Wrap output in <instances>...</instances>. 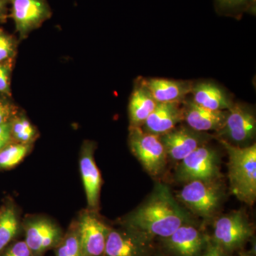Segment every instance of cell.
<instances>
[{"mask_svg": "<svg viewBox=\"0 0 256 256\" xmlns=\"http://www.w3.org/2000/svg\"><path fill=\"white\" fill-rule=\"evenodd\" d=\"M192 100L204 108L210 110H228L233 102L220 88L210 82H203L193 86Z\"/></svg>", "mask_w": 256, "mask_h": 256, "instance_id": "cell-18", "label": "cell"}, {"mask_svg": "<svg viewBox=\"0 0 256 256\" xmlns=\"http://www.w3.org/2000/svg\"><path fill=\"white\" fill-rule=\"evenodd\" d=\"M20 228L14 206L8 205L0 210V252L16 236Z\"/></svg>", "mask_w": 256, "mask_h": 256, "instance_id": "cell-21", "label": "cell"}, {"mask_svg": "<svg viewBox=\"0 0 256 256\" xmlns=\"http://www.w3.org/2000/svg\"><path fill=\"white\" fill-rule=\"evenodd\" d=\"M142 84L158 102H181L191 94L192 82L164 78H150Z\"/></svg>", "mask_w": 256, "mask_h": 256, "instance_id": "cell-17", "label": "cell"}, {"mask_svg": "<svg viewBox=\"0 0 256 256\" xmlns=\"http://www.w3.org/2000/svg\"><path fill=\"white\" fill-rule=\"evenodd\" d=\"M8 4H10V0H0V20H6Z\"/></svg>", "mask_w": 256, "mask_h": 256, "instance_id": "cell-31", "label": "cell"}, {"mask_svg": "<svg viewBox=\"0 0 256 256\" xmlns=\"http://www.w3.org/2000/svg\"><path fill=\"white\" fill-rule=\"evenodd\" d=\"M210 237L190 223L185 224L162 238L163 246L173 256H201Z\"/></svg>", "mask_w": 256, "mask_h": 256, "instance_id": "cell-11", "label": "cell"}, {"mask_svg": "<svg viewBox=\"0 0 256 256\" xmlns=\"http://www.w3.org/2000/svg\"><path fill=\"white\" fill-rule=\"evenodd\" d=\"M11 136L13 142L32 146L38 137V132L26 114L18 112L11 120Z\"/></svg>", "mask_w": 256, "mask_h": 256, "instance_id": "cell-20", "label": "cell"}, {"mask_svg": "<svg viewBox=\"0 0 256 256\" xmlns=\"http://www.w3.org/2000/svg\"><path fill=\"white\" fill-rule=\"evenodd\" d=\"M130 148L146 172L158 176L166 168V156L160 136L143 130L140 127H130Z\"/></svg>", "mask_w": 256, "mask_h": 256, "instance_id": "cell-5", "label": "cell"}, {"mask_svg": "<svg viewBox=\"0 0 256 256\" xmlns=\"http://www.w3.org/2000/svg\"><path fill=\"white\" fill-rule=\"evenodd\" d=\"M208 134L197 132L190 128H175L160 136L168 158L181 162L198 146L206 144Z\"/></svg>", "mask_w": 256, "mask_h": 256, "instance_id": "cell-13", "label": "cell"}, {"mask_svg": "<svg viewBox=\"0 0 256 256\" xmlns=\"http://www.w3.org/2000/svg\"><path fill=\"white\" fill-rule=\"evenodd\" d=\"M254 230L244 212H234L217 218L212 242L228 255L242 250L254 236Z\"/></svg>", "mask_w": 256, "mask_h": 256, "instance_id": "cell-3", "label": "cell"}, {"mask_svg": "<svg viewBox=\"0 0 256 256\" xmlns=\"http://www.w3.org/2000/svg\"><path fill=\"white\" fill-rule=\"evenodd\" d=\"M18 112V106L10 100L9 97L0 94V124L12 120Z\"/></svg>", "mask_w": 256, "mask_h": 256, "instance_id": "cell-26", "label": "cell"}, {"mask_svg": "<svg viewBox=\"0 0 256 256\" xmlns=\"http://www.w3.org/2000/svg\"><path fill=\"white\" fill-rule=\"evenodd\" d=\"M32 144L10 142L0 151V169L9 170L20 164L32 149Z\"/></svg>", "mask_w": 256, "mask_h": 256, "instance_id": "cell-22", "label": "cell"}, {"mask_svg": "<svg viewBox=\"0 0 256 256\" xmlns=\"http://www.w3.org/2000/svg\"><path fill=\"white\" fill-rule=\"evenodd\" d=\"M153 240L126 226L110 228L104 256H152L154 250Z\"/></svg>", "mask_w": 256, "mask_h": 256, "instance_id": "cell-8", "label": "cell"}, {"mask_svg": "<svg viewBox=\"0 0 256 256\" xmlns=\"http://www.w3.org/2000/svg\"><path fill=\"white\" fill-rule=\"evenodd\" d=\"M178 197L195 214L208 218L220 208L224 191L217 180H194L186 182Z\"/></svg>", "mask_w": 256, "mask_h": 256, "instance_id": "cell-4", "label": "cell"}, {"mask_svg": "<svg viewBox=\"0 0 256 256\" xmlns=\"http://www.w3.org/2000/svg\"><path fill=\"white\" fill-rule=\"evenodd\" d=\"M10 16L21 40L52 18V9L46 0H10Z\"/></svg>", "mask_w": 256, "mask_h": 256, "instance_id": "cell-9", "label": "cell"}, {"mask_svg": "<svg viewBox=\"0 0 256 256\" xmlns=\"http://www.w3.org/2000/svg\"><path fill=\"white\" fill-rule=\"evenodd\" d=\"M180 162L176 172L180 181H212L220 176L218 153L206 144L198 146Z\"/></svg>", "mask_w": 256, "mask_h": 256, "instance_id": "cell-6", "label": "cell"}, {"mask_svg": "<svg viewBox=\"0 0 256 256\" xmlns=\"http://www.w3.org/2000/svg\"><path fill=\"white\" fill-rule=\"evenodd\" d=\"M2 256H33L25 242H18L6 249Z\"/></svg>", "mask_w": 256, "mask_h": 256, "instance_id": "cell-28", "label": "cell"}, {"mask_svg": "<svg viewBox=\"0 0 256 256\" xmlns=\"http://www.w3.org/2000/svg\"><path fill=\"white\" fill-rule=\"evenodd\" d=\"M76 225L84 256H104L110 227L90 210L82 212Z\"/></svg>", "mask_w": 256, "mask_h": 256, "instance_id": "cell-10", "label": "cell"}, {"mask_svg": "<svg viewBox=\"0 0 256 256\" xmlns=\"http://www.w3.org/2000/svg\"><path fill=\"white\" fill-rule=\"evenodd\" d=\"M24 228V242L33 256H42L47 250L55 248L64 236L62 229L45 218L28 220Z\"/></svg>", "mask_w": 256, "mask_h": 256, "instance_id": "cell-12", "label": "cell"}, {"mask_svg": "<svg viewBox=\"0 0 256 256\" xmlns=\"http://www.w3.org/2000/svg\"><path fill=\"white\" fill-rule=\"evenodd\" d=\"M190 223L168 188L158 184L152 194L124 220V226L154 239L166 238L184 224Z\"/></svg>", "mask_w": 256, "mask_h": 256, "instance_id": "cell-1", "label": "cell"}, {"mask_svg": "<svg viewBox=\"0 0 256 256\" xmlns=\"http://www.w3.org/2000/svg\"><path fill=\"white\" fill-rule=\"evenodd\" d=\"M95 144L86 141L82 144L80 156V171L85 188L89 210H95L99 204L102 178L94 159Z\"/></svg>", "mask_w": 256, "mask_h": 256, "instance_id": "cell-14", "label": "cell"}, {"mask_svg": "<svg viewBox=\"0 0 256 256\" xmlns=\"http://www.w3.org/2000/svg\"><path fill=\"white\" fill-rule=\"evenodd\" d=\"M14 60L0 62V94L11 97V75Z\"/></svg>", "mask_w": 256, "mask_h": 256, "instance_id": "cell-25", "label": "cell"}, {"mask_svg": "<svg viewBox=\"0 0 256 256\" xmlns=\"http://www.w3.org/2000/svg\"><path fill=\"white\" fill-rule=\"evenodd\" d=\"M55 256H84L76 224L72 226L55 248Z\"/></svg>", "mask_w": 256, "mask_h": 256, "instance_id": "cell-23", "label": "cell"}, {"mask_svg": "<svg viewBox=\"0 0 256 256\" xmlns=\"http://www.w3.org/2000/svg\"><path fill=\"white\" fill-rule=\"evenodd\" d=\"M18 50L16 38L0 28V62L14 60Z\"/></svg>", "mask_w": 256, "mask_h": 256, "instance_id": "cell-24", "label": "cell"}, {"mask_svg": "<svg viewBox=\"0 0 256 256\" xmlns=\"http://www.w3.org/2000/svg\"><path fill=\"white\" fill-rule=\"evenodd\" d=\"M183 120L188 128L204 132L215 130L218 132L223 127L228 110H210L197 105L192 100H183Z\"/></svg>", "mask_w": 256, "mask_h": 256, "instance_id": "cell-15", "label": "cell"}, {"mask_svg": "<svg viewBox=\"0 0 256 256\" xmlns=\"http://www.w3.org/2000/svg\"><path fill=\"white\" fill-rule=\"evenodd\" d=\"M228 254L224 252L214 242H212L210 238L207 242L206 248L201 256H229Z\"/></svg>", "mask_w": 256, "mask_h": 256, "instance_id": "cell-30", "label": "cell"}, {"mask_svg": "<svg viewBox=\"0 0 256 256\" xmlns=\"http://www.w3.org/2000/svg\"></svg>", "mask_w": 256, "mask_h": 256, "instance_id": "cell-33", "label": "cell"}, {"mask_svg": "<svg viewBox=\"0 0 256 256\" xmlns=\"http://www.w3.org/2000/svg\"><path fill=\"white\" fill-rule=\"evenodd\" d=\"M180 102H158L142 126L146 132L162 136L172 130L183 120L182 108Z\"/></svg>", "mask_w": 256, "mask_h": 256, "instance_id": "cell-16", "label": "cell"}, {"mask_svg": "<svg viewBox=\"0 0 256 256\" xmlns=\"http://www.w3.org/2000/svg\"><path fill=\"white\" fill-rule=\"evenodd\" d=\"M239 256H256V244L254 242L252 246V248L248 250H238Z\"/></svg>", "mask_w": 256, "mask_h": 256, "instance_id": "cell-32", "label": "cell"}, {"mask_svg": "<svg viewBox=\"0 0 256 256\" xmlns=\"http://www.w3.org/2000/svg\"><path fill=\"white\" fill-rule=\"evenodd\" d=\"M228 156V178L232 194L249 206L256 200V144L233 146L220 139Z\"/></svg>", "mask_w": 256, "mask_h": 256, "instance_id": "cell-2", "label": "cell"}, {"mask_svg": "<svg viewBox=\"0 0 256 256\" xmlns=\"http://www.w3.org/2000/svg\"><path fill=\"white\" fill-rule=\"evenodd\" d=\"M12 142L11 136V120L0 124V151Z\"/></svg>", "mask_w": 256, "mask_h": 256, "instance_id": "cell-29", "label": "cell"}, {"mask_svg": "<svg viewBox=\"0 0 256 256\" xmlns=\"http://www.w3.org/2000/svg\"><path fill=\"white\" fill-rule=\"evenodd\" d=\"M158 104L150 92L141 82L134 89L130 99V127H142Z\"/></svg>", "mask_w": 256, "mask_h": 256, "instance_id": "cell-19", "label": "cell"}, {"mask_svg": "<svg viewBox=\"0 0 256 256\" xmlns=\"http://www.w3.org/2000/svg\"><path fill=\"white\" fill-rule=\"evenodd\" d=\"M218 8L225 12H238L249 8L254 0H216Z\"/></svg>", "mask_w": 256, "mask_h": 256, "instance_id": "cell-27", "label": "cell"}, {"mask_svg": "<svg viewBox=\"0 0 256 256\" xmlns=\"http://www.w3.org/2000/svg\"><path fill=\"white\" fill-rule=\"evenodd\" d=\"M256 119L254 111L246 106L233 104L228 110L223 127L218 130V137L238 146H250L255 138Z\"/></svg>", "mask_w": 256, "mask_h": 256, "instance_id": "cell-7", "label": "cell"}]
</instances>
